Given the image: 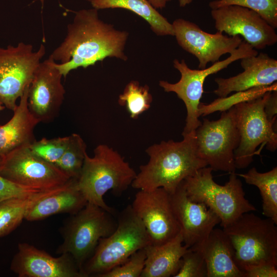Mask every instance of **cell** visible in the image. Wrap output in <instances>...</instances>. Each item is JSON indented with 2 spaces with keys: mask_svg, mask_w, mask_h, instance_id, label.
<instances>
[{
  "mask_svg": "<svg viewBox=\"0 0 277 277\" xmlns=\"http://www.w3.org/2000/svg\"><path fill=\"white\" fill-rule=\"evenodd\" d=\"M236 5L258 13L274 29L277 28V0H214L209 2L211 9Z\"/></svg>",
  "mask_w": 277,
  "mask_h": 277,
  "instance_id": "cell-30",
  "label": "cell"
},
{
  "mask_svg": "<svg viewBox=\"0 0 277 277\" xmlns=\"http://www.w3.org/2000/svg\"><path fill=\"white\" fill-rule=\"evenodd\" d=\"M3 157L0 155V164L2 161Z\"/></svg>",
  "mask_w": 277,
  "mask_h": 277,
  "instance_id": "cell-41",
  "label": "cell"
},
{
  "mask_svg": "<svg viewBox=\"0 0 277 277\" xmlns=\"http://www.w3.org/2000/svg\"><path fill=\"white\" fill-rule=\"evenodd\" d=\"M97 10L122 8L131 11L144 19L152 31L159 36H174L172 24L161 14L148 0H93Z\"/></svg>",
  "mask_w": 277,
  "mask_h": 277,
  "instance_id": "cell-24",
  "label": "cell"
},
{
  "mask_svg": "<svg viewBox=\"0 0 277 277\" xmlns=\"http://www.w3.org/2000/svg\"><path fill=\"white\" fill-rule=\"evenodd\" d=\"M129 34L104 22L95 8L75 12L63 42L51 53L55 66L66 77L73 70L86 68L107 57L127 61L124 52Z\"/></svg>",
  "mask_w": 277,
  "mask_h": 277,
  "instance_id": "cell-1",
  "label": "cell"
},
{
  "mask_svg": "<svg viewBox=\"0 0 277 277\" xmlns=\"http://www.w3.org/2000/svg\"><path fill=\"white\" fill-rule=\"evenodd\" d=\"M276 267L270 264L252 266L244 271V277H276Z\"/></svg>",
  "mask_w": 277,
  "mask_h": 277,
  "instance_id": "cell-35",
  "label": "cell"
},
{
  "mask_svg": "<svg viewBox=\"0 0 277 277\" xmlns=\"http://www.w3.org/2000/svg\"><path fill=\"white\" fill-rule=\"evenodd\" d=\"M236 175L259 189L262 200L263 214L277 224V167L263 173L253 167L246 173Z\"/></svg>",
  "mask_w": 277,
  "mask_h": 277,
  "instance_id": "cell-25",
  "label": "cell"
},
{
  "mask_svg": "<svg viewBox=\"0 0 277 277\" xmlns=\"http://www.w3.org/2000/svg\"><path fill=\"white\" fill-rule=\"evenodd\" d=\"M276 90L277 84L275 82L270 86L254 87L235 92L230 96L219 97L209 104L200 103L199 105V114L200 116L216 111H226L236 104L262 96L268 91Z\"/></svg>",
  "mask_w": 277,
  "mask_h": 277,
  "instance_id": "cell-29",
  "label": "cell"
},
{
  "mask_svg": "<svg viewBox=\"0 0 277 277\" xmlns=\"http://www.w3.org/2000/svg\"><path fill=\"white\" fill-rule=\"evenodd\" d=\"M276 225L269 218L262 219L249 212L223 228L232 244L235 262L241 271L263 264L277 266Z\"/></svg>",
  "mask_w": 277,
  "mask_h": 277,
  "instance_id": "cell-5",
  "label": "cell"
},
{
  "mask_svg": "<svg viewBox=\"0 0 277 277\" xmlns=\"http://www.w3.org/2000/svg\"><path fill=\"white\" fill-rule=\"evenodd\" d=\"M29 86L20 97L12 118L0 125V155L2 157L16 148L31 145L35 140L34 130L39 122L28 108Z\"/></svg>",
  "mask_w": 277,
  "mask_h": 277,
  "instance_id": "cell-22",
  "label": "cell"
},
{
  "mask_svg": "<svg viewBox=\"0 0 277 277\" xmlns=\"http://www.w3.org/2000/svg\"><path fill=\"white\" fill-rule=\"evenodd\" d=\"M87 201L80 190L77 179H70L64 184L46 190L28 208L25 219L32 222L59 213L74 214Z\"/></svg>",
  "mask_w": 277,
  "mask_h": 277,
  "instance_id": "cell-20",
  "label": "cell"
},
{
  "mask_svg": "<svg viewBox=\"0 0 277 277\" xmlns=\"http://www.w3.org/2000/svg\"><path fill=\"white\" fill-rule=\"evenodd\" d=\"M196 153L213 171L235 172L234 151L240 135L233 106L216 121L203 118L195 130Z\"/></svg>",
  "mask_w": 277,
  "mask_h": 277,
  "instance_id": "cell-9",
  "label": "cell"
},
{
  "mask_svg": "<svg viewBox=\"0 0 277 277\" xmlns=\"http://www.w3.org/2000/svg\"><path fill=\"white\" fill-rule=\"evenodd\" d=\"M69 141V136L35 140L29 148L37 156L53 164L57 162L64 153Z\"/></svg>",
  "mask_w": 277,
  "mask_h": 277,
  "instance_id": "cell-31",
  "label": "cell"
},
{
  "mask_svg": "<svg viewBox=\"0 0 277 277\" xmlns=\"http://www.w3.org/2000/svg\"><path fill=\"white\" fill-rule=\"evenodd\" d=\"M211 15L217 31L230 36H242L255 49H263L277 42L275 29L250 9L230 5L211 9Z\"/></svg>",
  "mask_w": 277,
  "mask_h": 277,
  "instance_id": "cell-14",
  "label": "cell"
},
{
  "mask_svg": "<svg viewBox=\"0 0 277 277\" xmlns=\"http://www.w3.org/2000/svg\"><path fill=\"white\" fill-rule=\"evenodd\" d=\"M212 171L210 167L202 168L184 181L190 200L202 203L212 210L219 217L223 228L243 214L256 210L246 199L242 183L235 172L230 173L228 181L221 185L213 180Z\"/></svg>",
  "mask_w": 277,
  "mask_h": 277,
  "instance_id": "cell-6",
  "label": "cell"
},
{
  "mask_svg": "<svg viewBox=\"0 0 277 277\" xmlns=\"http://www.w3.org/2000/svg\"><path fill=\"white\" fill-rule=\"evenodd\" d=\"M0 175L22 186L40 191L57 187L70 179L55 164L34 153L29 145L16 148L3 157Z\"/></svg>",
  "mask_w": 277,
  "mask_h": 277,
  "instance_id": "cell-12",
  "label": "cell"
},
{
  "mask_svg": "<svg viewBox=\"0 0 277 277\" xmlns=\"http://www.w3.org/2000/svg\"><path fill=\"white\" fill-rule=\"evenodd\" d=\"M35 1H39L41 2V3H42V5H43V3H44V0H35ZM86 1H87L91 3V2L92 1H93V0H86Z\"/></svg>",
  "mask_w": 277,
  "mask_h": 277,
  "instance_id": "cell-40",
  "label": "cell"
},
{
  "mask_svg": "<svg viewBox=\"0 0 277 277\" xmlns=\"http://www.w3.org/2000/svg\"><path fill=\"white\" fill-rule=\"evenodd\" d=\"M131 205L142 222L152 245L167 243L181 232L172 207L170 194L164 188L140 190Z\"/></svg>",
  "mask_w": 277,
  "mask_h": 277,
  "instance_id": "cell-13",
  "label": "cell"
},
{
  "mask_svg": "<svg viewBox=\"0 0 277 277\" xmlns=\"http://www.w3.org/2000/svg\"><path fill=\"white\" fill-rule=\"evenodd\" d=\"M116 215L87 202L80 211L71 215L63 227V241L56 253L70 254L82 272L99 240L110 235L116 229Z\"/></svg>",
  "mask_w": 277,
  "mask_h": 277,
  "instance_id": "cell-7",
  "label": "cell"
},
{
  "mask_svg": "<svg viewBox=\"0 0 277 277\" xmlns=\"http://www.w3.org/2000/svg\"><path fill=\"white\" fill-rule=\"evenodd\" d=\"M207 265V277H244L237 266L232 244L223 229H213L200 245Z\"/></svg>",
  "mask_w": 277,
  "mask_h": 277,
  "instance_id": "cell-21",
  "label": "cell"
},
{
  "mask_svg": "<svg viewBox=\"0 0 277 277\" xmlns=\"http://www.w3.org/2000/svg\"><path fill=\"white\" fill-rule=\"evenodd\" d=\"M183 182L170 194V200L181 228L183 244L187 248H191L201 245L221 220L205 204L192 201L188 197Z\"/></svg>",
  "mask_w": 277,
  "mask_h": 277,
  "instance_id": "cell-17",
  "label": "cell"
},
{
  "mask_svg": "<svg viewBox=\"0 0 277 277\" xmlns=\"http://www.w3.org/2000/svg\"><path fill=\"white\" fill-rule=\"evenodd\" d=\"M188 249L183 244L181 231L174 239L162 245H148L145 247L146 259L141 277H174Z\"/></svg>",
  "mask_w": 277,
  "mask_h": 277,
  "instance_id": "cell-23",
  "label": "cell"
},
{
  "mask_svg": "<svg viewBox=\"0 0 277 277\" xmlns=\"http://www.w3.org/2000/svg\"><path fill=\"white\" fill-rule=\"evenodd\" d=\"M259 52L250 45L243 40L239 47L223 61L212 64L203 69H191L184 60L173 61V66L181 74L180 80L175 83L160 81L159 85L166 92H174L184 103L187 117L182 135L193 132L201 125L199 105L203 93V85L206 77L227 67L232 63L244 57L256 55Z\"/></svg>",
  "mask_w": 277,
  "mask_h": 277,
  "instance_id": "cell-8",
  "label": "cell"
},
{
  "mask_svg": "<svg viewBox=\"0 0 277 277\" xmlns=\"http://www.w3.org/2000/svg\"><path fill=\"white\" fill-rule=\"evenodd\" d=\"M152 101L149 87L147 85L141 86L138 81H131L120 95L118 103L125 106L130 116L135 119L150 107Z\"/></svg>",
  "mask_w": 277,
  "mask_h": 277,
  "instance_id": "cell-28",
  "label": "cell"
},
{
  "mask_svg": "<svg viewBox=\"0 0 277 277\" xmlns=\"http://www.w3.org/2000/svg\"><path fill=\"white\" fill-rule=\"evenodd\" d=\"M39 191L19 185L0 175V202L13 197L28 195Z\"/></svg>",
  "mask_w": 277,
  "mask_h": 277,
  "instance_id": "cell-34",
  "label": "cell"
},
{
  "mask_svg": "<svg viewBox=\"0 0 277 277\" xmlns=\"http://www.w3.org/2000/svg\"><path fill=\"white\" fill-rule=\"evenodd\" d=\"M45 52L43 44L33 51L31 44L23 42L0 47V103L7 109H15Z\"/></svg>",
  "mask_w": 277,
  "mask_h": 277,
  "instance_id": "cell-11",
  "label": "cell"
},
{
  "mask_svg": "<svg viewBox=\"0 0 277 277\" xmlns=\"http://www.w3.org/2000/svg\"><path fill=\"white\" fill-rule=\"evenodd\" d=\"M151 5L155 9H162L166 6L168 2L171 0H148Z\"/></svg>",
  "mask_w": 277,
  "mask_h": 277,
  "instance_id": "cell-37",
  "label": "cell"
},
{
  "mask_svg": "<svg viewBox=\"0 0 277 277\" xmlns=\"http://www.w3.org/2000/svg\"><path fill=\"white\" fill-rule=\"evenodd\" d=\"M53 257L26 243H19L10 269L19 277H84L72 256Z\"/></svg>",
  "mask_w": 277,
  "mask_h": 277,
  "instance_id": "cell-18",
  "label": "cell"
},
{
  "mask_svg": "<svg viewBox=\"0 0 277 277\" xmlns=\"http://www.w3.org/2000/svg\"><path fill=\"white\" fill-rule=\"evenodd\" d=\"M207 268L202 252L188 248L181 258L179 269L174 277H207Z\"/></svg>",
  "mask_w": 277,
  "mask_h": 277,
  "instance_id": "cell-32",
  "label": "cell"
},
{
  "mask_svg": "<svg viewBox=\"0 0 277 277\" xmlns=\"http://www.w3.org/2000/svg\"><path fill=\"white\" fill-rule=\"evenodd\" d=\"M173 140L154 144L146 150L148 162L140 167L131 186L139 190L163 188L173 193L183 181L199 169L207 166L196 153L195 131Z\"/></svg>",
  "mask_w": 277,
  "mask_h": 277,
  "instance_id": "cell-2",
  "label": "cell"
},
{
  "mask_svg": "<svg viewBox=\"0 0 277 277\" xmlns=\"http://www.w3.org/2000/svg\"><path fill=\"white\" fill-rule=\"evenodd\" d=\"M145 248L133 253L125 262L100 277H141L145 265Z\"/></svg>",
  "mask_w": 277,
  "mask_h": 277,
  "instance_id": "cell-33",
  "label": "cell"
},
{
  "mask_svg": "<svg viewBox=\"0 0 277 277\" xmlns=\"http://www.w3.org/2000/svg\"><path fill=\"white\" fill-rule=\"evenodd\" d=\"M179 5L181 7H184L192 3L193 0H178Z\"/></svg>",
  "mask_w": 277,
  "mask_h": 277,
  "instance_id": "cell-38",
  "label": "cell"
},
{
  "mask_svg": "<svg viewBox=\"0 0 277 277\" xmlns=\"http://www.w3.org/2000/svg\"><path fill=\"white\" fill-rule=\"evenodd\" d=\"M50 55L41 62L29 86L28 106L39 123H48L59 114L65 90L62 83V74Z\"/></svg>",
  "mask_w": 277,
  "mask_h": 277,
  "instance_id": "cell-16",
  "label": "cell"
},
{
  "mask_svg": "<svg viewBox=\"0 0 277 277\" xmlns=\"http://www.w3.org/2000/svg\"><path fill=\"white\" fill-rule=\"evenodd\" d=\"M86 153L85 142L79 134L73 133L69 135L67 147L55 165L69 178L78 179Z\"/></svg>",
  "mask_w": 277,
  "mask_h": 277,
  "instance_id": "cell-27",
  "label": "cell"
},
{
  "mask_svg": "<svg viewBox=\"0 0 277 277\" xmlns=\"http://www.w3.org/2000/svg\"><path fill=\"white\" fill-rule=\"evenodd\" d=\"M264 112L270 122L274 124L276 122L277 113V90L271 91L265 102Z\"/></svg>",
  "mask_w": 277,
  "mask_h": 277,
  "instance_id": "cell-36",
  "label": "cell"
},
{
  "mask_svg": "<svg viewBox=\"0 0 277 277\" xmlns=\"http://www.w3.org/2000/svg\"><path fill=\"white\" fill-rule=\"evenodd\" d=\"M136 176L135 171L118 152L107 145L100 144L94 149L93 157L86 154L77 185L87 202L116 215L103 196L109 190L121 195Z\"/></svg>",
  "mask_w": 277,
  "mask_h": 277,
  "instance_id": "cell-3",
  "label": "cell"
},
{
  "mask_svg": "<svg viewBox=\"0 0 277 277\" xmlns=\"http://www.w3.org/2000/svg\"><path fill=\"white\" fill-rule=\"evenodd\" d=\"M117 225L110 235L101 238L84 264V277L100 276L125 262L133 253L151 244L141 219L128 205L117 213Z\"/></svg>",
  "mask_w": 277,
  "mask_h": 277,
  "instance_id": "cell-4",
  "label": "cell"
},
{
  "mask_svg": "<svg viewBox=\"0 0 277 277\" xmlns=\"http://www.w3.org/2000/svg\"><path fill=\"white\" fill-rule=\"evenodd\" d=\"M244 71L229 78L214 80L217 85L213 91L219 97L227 96L233 92L270 86L277 80V60L267 54L258 53L241 59Z\"/></svg>",
  "mask_w": 277,
  "mask_h": 277,
  "instance_id": "cell-19",
  "label": "cell"
},
{
  "mask_svg": "<svg viewBox=\"0 0 277 277\" xmlns=\"http://www.w3.org/2000/svg\"><path fill=\"white\" fill-rule=\"evenodd\" d=\"M270 91L233 106L240 135L239 146L234 153L236 169L245 168L252 163L260 145H265L266 149L271 152L277 148L275 124L268 121L264 112L265 102Z\"/></svg>",
  "mask_w": 277,
  "mask_h": 277,
  "instance_id": "cell-10",
  "label": "cell"
},
{
  "mask_svg": "<svg viewBox=\"0 0 277 277\" xmlns=\"http://www.w3.org/2000/svg\"><path fill=\"white\" fill-rule=\"evenodd\" d=\"M174 36L179 46L195 56L199 62V68H206L208 63H215L224 54L236 49L243 39L236 35L230 36L217 31L207 33L197 25L183 18H177L172 23Z\"/></svg>",
  "mask_w": 277,
  "mask_h": 277,
  "instance_id": "cell-15",
  "label": "cell"
},
{
  "mask_svg": "<svg viewBox=\"0 0 277 277\" xmlns=\"http://www.w3.org/2000/svg\"><path fill=\"white\" fill-rule=\"evenodd\" d=\"M5 108V107L0 103V111L3 110Z\"/></svg>",
  "mask_w": 277,
  "mask_h": 277,
  "instance_id": "cell-39",
  "label": "cell"
},
{
  "mask_svg": "<svg viewBox=\"0 0 277 277\" xmlns=\"http://www.w3.org/2000/svg\"><path fill=\"white\" fill-rule=\"evenodd\" d=\"M46 190L9 199L0 202V238L13 231L25 219L29 207Z\"/></svg>",
  "mask_w": 277,
  "mask_h": 277,
  "instance_id": "cell-26",
  "label": "cell"
}]
</instances>
